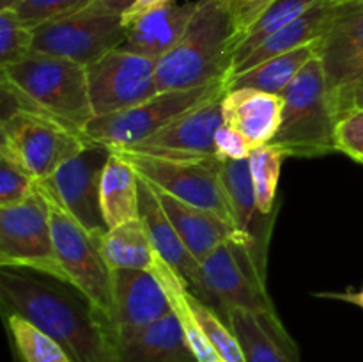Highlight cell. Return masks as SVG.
<instances>
[{"label": "cell", "instance_id": "7a4b0ae2", "mask_svg": "<svg viewBox=\"0 0 363 362\" xmlns=\"http://www.w3.org/2000/svg\"><path fill=\"white\" fill-rule=\"evenodd\" d=\"M4 116L28 109L53 117L85 133L94 119L87 67L62 57L32 52L20 62L2 67Z\"/></svg>", "mask_w": 363, "mask_h": 362}, {"label": "cell", "instance_id": "ab89813d", "mask_svg": "<svg viewBox=\"0 0 363 362\" xmlns=\"http://www.w3.org/2000/svg\"><path fill=\"white\" fill-rule=\"evenodd\" d=\"M353 109H363V75L360 78H358L357 84L351 87L350 94H347L346 102H344V106H342V114H340V117L344 116L346 112H350V110ZM339 121V119H337Z\"/></svg>", "mask_w": 363, "mask_h": 362}, {"label": "cell", "instance_id": "4dcf8cb0", "mask_svg": "<svg viewBox=\"0 0 363 362\" xmlns=\"http://www.w3.org/2000/svg\"><path fill=\"white\" fill-rule=\"evenodd\" d=\"M190 304L194 309V314L197 318L199 325L204 330L206 337L209 339V343L213 344L215 351L218 353L220 361L223 362H247L245 361L243 350H241V344L238 341V337L234 336L233 329L227 322H223L218 316V312L208 304V302L202 300L201 297L194 293L190 290Z\"/></svg>", "mask_w": 363, "mask_h": 362}, {"label": "cell", "instance_id": "f546056e", "mask_svg": "<svg viewBox=\"0 0 363 362\" xmlns=\"http://www.w3.org/2000/svg\"><path fill=\"white\" fill-rule=\"evenodd\" d=\"M284 158H286V153L273 144L259 146L248 158L255 201H257L259 212L264 215H269L277 209V187H279Z\"/></svg>", "mask_w": 363, "mask_h": 362}, {"label": "cell", "instance_id": "8fae6325", "mask_svg": "<svg viewBox=\"0 0 363 362\" xmlns=\"http://www.w3.org/2000/svg\"><path fill=\"white\" fill-rule=\"evenodd\" d=\"M201 265L206 290L204 302H216L223 312H277L266 290V273L245 241H225Z\"/></svg>", "mask_w": 363, "mask_h": 362}, {"label": "cell", "instance_id": "484cf974", "mask_svg": "<svg viewBox=\"0 0 363 362\" xmlns=\"http://www.w3.org/2000/svg\"><path fill=\"white\" fill-rule=\"evenodd\" d=\"M319 55V41L312 45L301 46L289 53L272 57L257 66L250 67L247 71L234 75L225 80V91L234 89H257V91L272 92V94H284L291 82L296 78L305 67V64L311 62L314 57Z\"/></svg>", "mask_w": 363, "mask_h": 362}, {"label": "cell", "instance_id": "d6986e66", "mask_svg": "<svg viewBox=\"0 0 363 362\" xmlns=\"http://www.w3.org/2000/svg\"><path fill=\"white\" fill-rule=\"evenodd\" d=\"M152 190H155L163 212L176 227L181 240L184 241L188 251L194 254L197 261H204L215 248H218L225 241L238 240L248 245L247 238L236 229V226L223 220L216 213L179 201L160 188L152 187Z\"/></svg>", "mask_w": 363, "mask_h": 362}, {"label": "cell", "instance_id": "9c48e42d", "mask_svg": "<svg viewBox=\"0 0 363 362\" xmlns=\"http://www.w3.org/2000/svg\"><path fill=\"white\" fill-rule=\"evenodd\" d=\"M222 89H225V80L195 89L162 91L137 106L108 116H96L85 128V135L110 149H128Z\"/></svg>", "mask_w": 363, "mask_h": 362}, {"label": "cell", "instance_id": "30bf717a", "mask_svg": "<svg viewBox=\"0 0 363 362\" xmlns=\"http://www.w3.org/2000/svg\"><path fill=\"white\" fill-rule=\"evenodd\" d=\"M126 35L123 14L92 4L80 13L35 27L32 52L62 57L87 67L112 50L121 48Z\"/></svg>", "mask_w": 363, "mask_h": 362}, {"label": "cell", "instance_id": "f1b7e54d", "mask_svg": "<svg viewBox=\"0 0 363 362\" xmlns=\"http://www.w3.org/2000/svg\"><path fill=\"white\" fill-rule=\"evenodd\" d=\"M13 350L20 362H73L53 337L16 312H4Z\"/></svg>", "mask_w": 363, "mask_h": 362}, {"label": "cell", "instance_id": "603a6c76", "mask_svg": "<svg viewBox=\"0 0 363 362\" xmlns=\"http://www.w3.org/2000/svg\"><path fill=\"white\" fill-rule=\"evenodd\" d=\"M112 362H199L174 312L112 346Z\"/></svg>", "mask_w": 363, "mask_h": 362}, {"label": "cell", "instance_id": "8992f818", "mask_svg": "<svg viewBox=\"0 0 363 362\" xmlns=\"http://www.w3.org/2000/svg\"><path fill=\"white\" fill-rule=\"evenodd\" d=\"M0 133V155L20 163L38 181L48 180L92 142L82 131L28 109H18L2 117Z\"/></svg>", "mask_w": 363, "mask_h": 362}, {"label": "cell", "instance_id": "d590c367", "mask_svg": "<svg viewBox=\"0 0 363 362\" xmlns=\"http://www.w3.org/2000/svg\"><path fill=\"white\" fill-rule=\"evenodd\" d=\"M215 149H216V158L220 162H227V160H247L254 153L255 146L240 133L234 130L233 126L223 123L222 126L216 130L215 135Z\"/></svg>", "mask_w": 363, "mask_h": 362}, {"label": "cell", "instance_id": "5bb4252c", "mask_svg": "<svg viewBox=\"0 0 363 362\" xmlns=\"http://www.w3.org/2000/svg\"><path fill=\"white\" fill-rule=\"evenodd\" d=\"M319 59L339 119L351 87L363 75V0L335 4L328 28L319 39Z\"/></svg>", "mask_w": 363, "mask_h": 362}, {"label": "cell", "instance_id": "277c9868", "mask_svg": "<svg viewBox=\"0 0 363 362\" xmlns=\"http://www.w3.org/2000/svg\"><path fill=\"white\" fill-rule=\"evenodd\" d=\"M282 96V121L269 144L294 158L337 153V116L319 55L305 64Z\"/></svg>", "mask_w": 363, "mask_h": 362}, {"label": "cell", "instance_id": "ffe728a7", "mask_svg": "<svg viewBox=\"0 0 363 362\" xmlns=\"http://www.w3.org/2000/svg\"><path fill=\"white\" fill-rule=\"evenodd\" d=\"M225 319L240 341L247 362H300L296 343L277 312L227 311Z\"/></svg>", "mask_w": 363, "mask_h": 362}, {"label": "cell", "instance_id": "d4e9b609", "mask_svg": "<svg viewBox=\"0 0 363 362\" xmlns=\"http://www.w3.org/2000/svg\"><path fill=\"white\" fill-rule=\"evenodd\" d=\"M138 174L121 153L112 151L101 177V209L108 229L140 219Z\"/></svg>", "mask_w": 363, "mask_h": 362}, {"label": "cell", "instance_id": "60d3db41", "mask_svg": "<svg viewBox=\"0 0 363 362\" xmlns=\"http://www.w3.org/2000/svg\"><path fill=\"white\" fill-rule=\"evenodd\" d=\"M133 2L135 0H94V6L110 11V13L124 14L133 6Z\"/></svg>", "mask_w": 363, "mask_h": 362}, {"label": "cell", "instance_id": "83f0119b", "mask_svg": "<svg viewBox=\"0 0 363 362\" xmlns=\"http://www.w3.org/2000/svg\"><path fill=\"white\" fill-rule=\"evenodd\" d=\"M321 0H275L240 38L234 41L233 48V62H230V71L238 66V64L243 62L255 48H257L261 43H264L266 39L272 34H275L277 31H280L282 27H286L287 23L294 21L296 18H300L301 14L307 13L312 6H315ZM229 77V75H227Z\"/></svg>", "mask_w": 363, "mask_h": 362}, {"label": "cell", "instance_id": "74e56055", "mask_svg": "<svg viewBox=\"0 0 363 362\" xmlns=\"http://www.w3.org/2000/svg\"><path fill=\"white\" fill-rule=\"evenodd\" d=\"M174 2H176V0H135L133 6H131L130 9L123 14L124 25L128 27V25L133 23L137 18H140L142 14H147V13H151V11L160 9V7L170 6V4H174Z\"/></svg>", "mask_w": 363, "mask_h": 362}, {"label": "cell", "instance_id": "ee69618b", "mask_svg": "<svg viewBox=\"0 0 363 362\" xmlns=\"http://www.w3.org/2000/svg\"><path fill=\"white\" fill-rule=\"evenodd\" d=\"M218 362H223V361H218Z\"/></svg>", "mask_w": 363, "mask_h": 362}, {"label": "cell", "instance_id": "ac0fdd59", "mask_svg": "<svg viewBox=\"0 0 363 362\" xmlns=\"http://www.w3.org/2000/svg\"><path fill=\"white\" fill-rule=\"evenodd\" d=\"M222 181L233 212L234 226L247 238L259 266L266 273V248L277 209L269 215L259 212L248 158L222 162Z\"/></svg>", "mask_w": 363, "mask_h": 362}, {"label": "cell", "instance_id": "44dd1931", "mask_svg": "<svg viewBox=\"0 0 363 362\" xmlns=\"http://www.w3.org/2000/svg\"><path fill=\"white\" fill-rule=\"evenodd\" d=\"M199 0L160 7L128 25L126 41L121 48L160 60L169 53L190 27Z\"/></svg>", "mask_w": 363, "mask_h": 362}, {"label": "cell", "instance_id": "5b68a950", "mask_svg": "<svg viewBox=\"0 0 363 362\" xmlns=\"http://www.w3.org/2000/svg\"><path fill=\"white\" fill-rule=\"evenodd\" d=\"M0 266L67 284L53 245L50 204L41 181L23 202L0 208Z\"/></svg>", "mask_w": 363, "mask_h": 362}, {"label": "cell", "instance_id": "7c38bea8", "mask_svg": "<svg viewBox=\"0 0 363 362\" xmlns=\"http://www.w3.org/2000/svg\"><path fill=\"white\" fill-rule=\"evenodd\" d=\"M110 155L112 149L91 142L48 180L41 181L55 201L98 240L108 231L101 209V177Z\"/></svg>", "mask_w": 363, "mask_h": 362}, {"label": "cell", "instance_id": "7bdbcfd3", "mask_svg": "<svg viewBox=\"0 0 363 362\" xmlns=\"http://www.w3.org/2000/svg\"><path fill=\"white\" fill-rule=\"evenodd\" d=\"M360 163H362V165H363V162H360Z\"/></svg>", "mask_w": 363, "mask_h": 362}, {"label": "cell", "instance_id": "4316f807", "mask_svg": "<svg viewBox=\"0 0 363 362\" xmlns=\"http://www.w3.org/2000/svg\"><path fill=\"white\" fill-rule=\"evenodd\" d=\"M99 251L112 270H151L156 258V252L140 219L106 231L99 240Z\"/></svg>", "mask_w": 363, "mask_h": 362}, {"label": "cell", "instance_id": "f35d334b", "mask_svg": "<svg viewBox=\"0 0 363 362\" xmlns=\"http://www.w3.org/2000/svg\"><path fill=\"white\" fill-rule=\"evenodd\" d=\"M315 297H323V298H332V300H342L347 302V304H353L357 307L363 309V286L360 290L353 291H339V293H333V291H326V293H315Z\"/></svg>", "mask_w": 363, "mask_h": 362}, {"label": "cell", "instance_id": "8d00e7d4", "mask_svg": "<svg viewBox=\"0 0 363 362\" xmlns=\"http://www.w3.org/2000/svg\"><path fill=\"white\" fill-rule=\"evenodd\" d=\"M275 0H229L230 14H233L234 27H236V41ZM234 48V45H233Z\"/></svg>", "mask_w": 363, "mask_h": 362}, {"label": "cell", "instance_id": "e575fe53", "mask_svg": "<svg viewBox=\"0 0 363 362\" xmlns=\"http://www.w3.org/2000/svg\"><path fill=\"white\" fill-rule=\"evenodd\" d=\"M337 153H344L354 162H363V109H353L339 117L335 124Z\"/></svg>", "mask_w": 363, "mask_h": 362}, {"label": "cell", "instance_id": "2e32d148", "mask_svg": "<svg viewBox=\"0 0 363 362\" xmlns=\"http://www.w3.org/2000/svg\"><path fill=\"white\" fill-rule=\"evenodd\" d=\"M225 92V89H222L201 105L170 121L167 126L145 141L116 151L144 153L176 160L216 158L215 135L223 124L222 98Z\"/></svg>", "mask_w": 363, "mask_h": 362}, {"label": "cell", "instance_id": "b9f144b4", "mask_svg": "<svg viewBox=\"0 0 363 362\" xmlns=\"http://www.w3.org/2000/svg\"><path fill=\"white\" fill-rule=\"evenodd\" d=\"M21 2H23V0H0V11H2V9H14V7L20 6Z\"/></svg>", "mask_w": 363, "mask_h": 362}, {"label": "cell", "instance_id": "9a60e30c", "mask_svg": "<svg viewBox=\"0 0 363 362\" xmlns=\"http://www.w3.org/2000/svg\"><path fill=\"white\" fill-rule=\"evenodd\" d=\"M172 312L162 283L149 270H112V312L103 334L113 344L137 336Z\"/></svg>", "mask_w": 363, "mask_h": 362}, {"label": "cell", "instance_id": "1f68e13d", "mask_svg": "<svg viewBox=\"0 0 363 362\" xmlns=\"http://www.w3.org/2000/svg\"><path fill=\"white\" fill-rule=\"evenodd\" d=\"M32 43L34 28L21 23L13 9L0 11V70L30 55Z\"/></svg>", "mask_w": 363, "mask_h": 362}, {"label": "cell", "instance_id": "836d02e7", "mask_svg": "<svg viewBox=\"0 0 363 362\" xmlns=\"http://www.w3.org/2000/svg\"><path fill=\"white\" fill-rule=\"evenodd\" d=\"M39 181L28 174L20 163L0 155V208L14 206L30 197Z\"/></svg>", "mask_w": 363, "mask_h": 362}, {"label": "cell", "instance_id": "d6a6232c", "mask_svg": "<svg viewBox=\"0 0 363 362\" xmlns=\"http://www.w3.org/2000/svg\"><path fill=\"white\" fill-rule=\"evenodd\" d=\"M92 4L94 0H23L13 11L21 23L27 25L28 28H35L48 21L80 13Z\"/></svg>", "mask_w": 363, "mask_h": 362}, {"label": "cell", "instance_id": "e0dca14e", "mask_svg": "<svg viewBox=\"0 0 363 362\" xmlns=\"http://www.w3.org/2000/svg\"><path fill=\"white\" fill-rule=\"evenodd\" d=\"M138 209H140V220L147 231V236L156 254L186 279L188 286L197 297L206 300L201 261H197L194 254L188 251L184 241L177 234L176 227L163 212L152 187L142 177L138 181Z\"/></svg>", "mask_w": 363, "mask_h": 362}, {"label": "cell", "instance_id": "4fadbf2b", "mask_svg": "<svg viewBox=\"0 0 363 362\" xmlns=\"http://www.w3.org/2000/svg\"><path fill=\"white\" fill-rule=\"evenodd\" d=\"M156 64L158 60L116 48L87 66L94 117L131 109L158 94Z\"/></svg>", "mask_w": 363, "mask_h": 362}, {"label": "cell", "instance_id": "3957f363", "mask_svg": "<svg viewBox=\"0 0 363 362\" xmlns=\"http://www.w3.org/2000/svg\"><path fill=\"white\" fill-rule=\"evenodd\" d=\"M234 38L236 27L229 0H199L181 41L156 64L158 92L225 80L233 62Z\"/></svg>", "mask_w": 363, "mask_h": 362}, {"label": "cell", "instance_id": "7402d4cb", "mask_svg": "<svg viewBox=\"0 0 363 362\" xmlns=\"http://www.w3.org/2000/svg\"><path fill=\"white\" fill-rule=\"evenodd\" d=\"M284 96L257 89H234L222 98L223 123L243 133L255 148L269 144L282 121Z\"/></svg>", "mask_w": 363, "mask_h": 362}, {"label": "cell", "instance_id": "52a82bcc", "mask_svg": "<svg viewBox=\"0 0 363 362\" xmlns=\"http://www.w3.org/2000/svg\"><path fill=\"white\" fill-rule=\"evenodd\" d=\"M43 188L50 204L53 245L67 284L87 300L99 325H105L112 312V268L99 251V240L55 201L45 185Z\"/></svg>", "mask_w": 363, "mask_h": 362}, {"label": "cell", "instance_id": "cb8c5ba5", "mask_svg": "<svg viewBox=\"0 0 363 362\" xmlns=\"http://www.w3.org/2000/svg\"><path fill=\"white\" fill-rule=\"evenodd\" d=\"M335 4V0H321L315 6H312L307 13H303L300 18L287 23L286 27H282L275 34L269 35L264 43H261L243 62L238 64L230 71L227 78L234 77V75L241 73V71L250 70V67L257 66V64L264 62V60L272 59V57L289 53L293 50L301 48V46L319 41L325 35L326 28H328Z\"/></svg>", "mask_w": 363, "mask_h": 362}, {"label": "cell", "instance_id": "ba28073f", "mask_svg": "<svg viewBox=\"0 0 363 362\" xmlns=\"http://www.w3.org/2000/svg\"><path fill=\"white\" fill-rule=\"evenodd\" d=\"M117 153H121L131 163L135 172L151 187L160 188L191 206L209 209L234 226L233 212L222 181V162L218 158L176 160L133 151Z\"/></svg>", "mask_w": 363, "mask_h": 362}, {"label": "cell", "instance_id": "6da1fadb", "mask_svg": "<svg viewBox=\"0 0 363 362\" xmlns=\"http://www.w3.org/2000/svg\"><path fill=\"white\" fill-rule=\"evenodd\" d=\"M57 280H43L21 270L2 268L4 312H16L48 334L73 362H112V350L94 311L82 295H71Z\"/></svg>", "mask_w": 363, "mask_h": 362}]
</instances>
